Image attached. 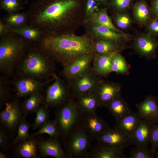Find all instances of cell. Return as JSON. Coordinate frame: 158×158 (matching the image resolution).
<instances>
[{
	"label": "cell",
	"mask_w": 158,
	"mask_h": 158,
	"mask_svg": "<svg viewBox=\"0 0 158 158\" xmlns=\"http://www.w3.org/2000/svg\"><path fill=\"white\" fill-rule=\"evenodd\" d=\"M85 0H35L27 12L28 25L44 34H75L85 20Z\"/></svg>",
	"instance_id": "obj_1"
},
{
	"label": "cell",
	"mask_w": 158,
	"mask_h": 158,
	"mask_svg": "<svg viewBox=\"0 0 158 158\" xmlns=\"http://www.w3.org/2000/svg\"><path fill=\"white\" fill-rule=\"evenodd\" d=\"M93 43L85 33L81 35L45 34L35 43L53 61L64 67L83 56L95 54Z\"/></svg>",
	"instance_id": "obj_2"
},
{
	"label": "cell",
	"mask_w": 158,
	"mask_h": 158,
	"mask_svg": "<svg viewBox=\"0 0 158 158\" xmlns=\"http://www.w3.org/2000/svg\"><path fill=\"white\" fill-rule=\"evenodd\" d=\"M33 42L12 32L0 39V70L7 75L13 72Z\"/></svg>",
	"instance_id": "obj_3"
},
{
	"label": "cell",
	"mask_w": 158,
	"mask_h": 158,
	"mask_svg": "<svg viewBox=\"0 0 158 158\" xmlns=\"http://www.w3.org/2000/svg\"><path fill=\"white\" fill-rule=\"evenodd\" d=\"M54 61L37 46L31 47L22 60L19 72L23 77L46 79L54 75Z\"/></svg>",
	"instance_id": "obj_4"
},
{
	"label": "cell",
	"mask_w": 158,
	"mask_h": 158,
	"mask_svg": "<svg viewBox=\"0 0 158 158\" xmlns=\"http://www.w3.org/2000/svg\"><path fill=\"white\" fill-rule=\"evenodd\" d=\"M66 158H86L93 140L81 123L74 128L65 138Z\"/></svg>",
	"instance_id": "obj_5"
},
{
	"label": "cell",
	"mask_w": 158,
	"mask_h": 158,
	"mask_svg": "<svg viewBox=\"0 0 158 158\" xmlns=\"http://www.w3.org/2000/svg\"><path fill=\"white\" fill-rule=\"evenodd\" d=\"M83 115L72 99L59 107L55 112V119L59 128V136L65 139L81 123Z\"/></svg>",
	"instance_id": "obj_6"
},
{
	"label": "cell",
	"mask_w": 158,
	"mask_h": 158,
	"mask_svg": "<svg viewBox=\"0 0 158 158\" xmlns=\"http://www.w3.org/2000/svg\"><path fill=\"white\" fill-rule=\"evenodd\" d=\"M83 26L85 33L93 40H110L122 44L132 37L130 35L117 32L106 27L87 21H84Z\"/></svg>",
	"instance_id": "obj_7"
},
{
	"label": "cell",
	"mask_w": 158,
	"mask_h": 158,
	"mask_svg": "<svg viewBox=\"0 0 158 158\" xmlns=\"http://www.w3.org/2000/svg\"><path fill=\"white\" fill-rule=\"evenodd\" d=\"M68 88L59 78L47 88L44 104L48 107H59L70 99Z\"/></svg>",
	"instance_id": "obj_8"
},
{
	"label": "cell",
	"mask_w": 158,
	"mask_h": 158,
	"mask_svg": "<svg viewBox=\"0 0 158 158\" xmlns=\"http://www.w3.org/2000/svg\"><path fill=\"white\" fill-rule=\"evenodd\" d=\"M25 116L22 104L14 100L7 103L5 108L1 112L0 122L9 130L13 131L17 129L19 123Z\"/></svg>",
	"instance_id": "obj_9"
},
{
	"label": "cell",
	"mask_w": 158,
	"mask_h": 158,
	"mask_svg": "<svg viewBox=\"0 0 158 158\" xmlns=\"http://www.w3.org/2000/svg\"><path fill=\"white\" fill-rule=\"evenodd\" d=\"M90 68L81 75L70 81L71 88L75 97L96 90L101 80Z\"/></svg>",
	"instance_id": "obj_10"
},
{
	"label": "cell",
	"mask_w": 158,
	"mask_h": 158,
	"mask_svg": "<svg viewBox=\"0 0 158 158\" xmlns=\"http://www.w3.org/2000/svg\"><path fill=\"white\" fill-rule=\"evenodd\" d=\"M98 143L110 147L124 150L131 144L130 137L119 130L110 127L96 139Z\"/></svg>",
	"instance_id": "obj_11"
},
{
	"label": "cell",
	"mask_w": 158,
	"mask_h": 158,
	"mask_svg": "<svg viewBox=\"0 0 158 158\" xmlns=\"http://www.w3.org/2000/svg\"><path fill=\"white\" fill-rule=\"evenodd\" d=\"M133 47L140 56L148 59L156 58L158 48V39L157 37L147 33L140 34L134 40Z\"/></svg>",
	"instance_id": "obj_12"
},
{
	"label": "cell",
	"mask_w": 158,
	"mask_h": 158,
	"mask_svg": "<svg viewBox=\"0 0 158 158\" xmlns=\"http://www.w3.org/2000/svg\"><path fill=\"white\" fill-rule=\"evenodd\" d=\"M82 124L87 133L93 139H96L110 127L109 125L96 112L83 114Z\"/></svg>",
	"instance_id": "obj_13"
},
{
	"label": "cell",
	"mask_w": 158,
	"mask_h": 158,
	"mask_svg": "<svg viewBox=\"0 0 158 158\" xmlns=\"http://www.w3.org/2000/svg\"><path fill=\"white\" fill-rule=\"evenodd\" d=\"M121 87L116 83L101 80L96 89L99 107H106L115 99L121 96Z\"/></svg>",
	"instance_id": "obj_14"
},
{
	"label": "cell",
	"mask_w": 158,
	"mask_h": 158,
	"mask_svg": "<svg viewBox=\"0 0 158 158\" xmlns=\"http://www.w3.org/2000/svg\"><path fill=\"white\" fill-rule=\"evenodd\" d=\"M95 56L94 54L84 56L63 67V73L65 78L71 81L91 68Z\"/></svg>",
	"instance_id": "obj_15"
},
{
	"label": "cell",
	"mask_w": 158,
	"mask_h": 158,
	"mask_svg": "<svg viewBox=\"0 0 158 158\" xmlns=\"http://www.w3.org/2000/svg\"><path fill=\"white\" fill-rule=\"evenodd\" d=\"M137 113L142 119L153 124L158 123V105L157 98L149 95L144 100L136 104Z\"/></svg>",
	"instance_id": "obj_16"
},
{
	"label": "cell",
	"mask_w": 158,
	"mask_h": 158,
	"mask_svg": "<svg viewBox=\"0 0 158 158\" xmlns=\"http://www.w3.org/2000/svg\"><path fill=\"white\" fill-rule=\"evenodd\" d=\"M76 105L83 114L96 112L99 103L96 90L88 92L75 97Z\"/></svg>",
	"instance_id": "obj_17"
},
{
	"label": "cell",
	"mask_w": 158,
	"mask_h": 158,
	"mask_svg": "<svg viewBox=\"0 0 158 158\" xmlns=\"http://www.w3.org/2000/svg\"><path fill=\"white\" fill-rule=\"evenodd\" d=\"M45 83L32 78L23 77L15 83L17 95L18 97H23L40 92Z\"/></svg>",
	"instance_id": "obj_18"
},
{
	"label": "cell",
	"mask_w": 158,
	"mask_h": 158,
	"mask_svg": "<svg viewBox=\"0 0 158 158\" xmlns=\"http://www.w3.org/2000/svg\"><path fill=\"white\" fill-rule=\"evenodd\" d=\"M37 149L43 157L52 156L56 158H65L64 151L57 139L50 138L38 140Z\"/></svg>",
	"instance_id": "obj_19"
},
{
	"label": "cell",
	"mask_w": 158,
	"mask_h": 158,
	"mask_svg": "<svg viewBox=\"0 0 158 158\" xmlns=\"http://www.w3.org/2000/svg\"><path fill=\"white\" fill-rule=\"evenodd\" d=\"M153 124H154L142 119L130 136L131 144L135 146H147L150 143Z\"/></svg>",
	"instance_id": "obj_20"
},
{
	"label": "cell",
	"mask_w": 158,
	"mask_h": 158,
	"mask_svg": "<svg viewBox=\"0 0 158 158\" xmlns=\"http://www.w3.org/2000/svg\"><path fill=\"white\" fill-rule=\"evenodd\" d=\"M142 120L137 112L132 111L123 118L116 120L114 128L130 137Z\"/></svg>",
	"instance_id": "obj_21"
},
{
	"label": "cell",
	"mask_w": 158,
	"mask_h": 158,
	"mask_svg": "<svg viewBox=\"0 0 158 158\" xmlns=\"http://www.w3.org/2000/svg\"><path fill=\"white\" fill-rule=\"evenodd\" d=\"M86 158H126L123 150L104 146L97 143L91 147Z\"/></svg>",
	"instance_id": "obj_22"
},
{
	"label": "cell",
	"mask_w": 158,
	"mask_h": 158,
	"mask_svg": "<svg viewBox=\"0 0 158 158\" xmlns=\"http://www.w3.org/2000/svg\"><path fill=\"white\" fill-rule=\"evenodd\" d=\"M37 142L36 137H30L18 144L15 151L16 156L23 158H36L38 154Z\"/></svg>",
	"instance_id": "obj_23"
},
{
	"label": "cell",
	"mask_w": 158,
	"mask_h": 158,
	"mask_svg": "<svg viewBox=\"0 0 158 158\" xmlns=\"http://www.w3.org/2000/svg\"><path fill=\"white\" fill-rule=\"evenodd\" d=\"M114 52L107 54L95 55L92 63V69L98 76L107 75L111 71V60Z\"/></svg>",
	"instance_id": "obj_24"
},
{
	"label": "cell",
	"mask_w": 158,
	"mask_h": 158,
	"mask_svg": "<svg viewBox=\"0 0 158 158\" xmlns=\"http://www.w3.org/2000/svg\"><path fill=\"white\" fill-rule=\"evenodd\" d=\"M93 49L95 55L100 56L114 52H120L123 46L115 41L103 39L93 40Z\"/></svg>",
	"instance_id": "obj_25"
},
{
	"label": "cell",
	"mask_w": 158,
	"mask_h": 158,
	"mask_svg": "<svg viewBox=\"0 0 158 158\" xmlns=\"http://www.w3.org/2000/svg\"><path fill=\"white\" fill-rule=\"evenodd\" d=\"M106 107L116 120L123 118L132 111L128 104L121 96L111 101Z\"/></svg>",
	"instance_id": "obj_26"
},
{
	"label": "cell",
	"mask_w": 158,
	"mask_h": 158,
	"mask_svg": "<svg viewBox=\"0 0 158 158\" xmlns=\"http://www.w3.org/2000/svg\"><path fill=\"white\" fill-rule=\"evenodd\" d=\"M85 21L106 27L117 32L125 33L114 25L111 18L108 14L107 7L101 8L91 17L84 21Z\"/></svg>",
	"instance_id": "obj_27"
},
{
	"label": "cell",
	"mask_w": 158,
	"mask_h": 158,
	"mask_svg": "<svg viewBox=\"0 0 158 158\" xmlns=\"http://www.w3.org/2000/svg\"><path fill=\"white\" fill-rule=\"evenodd\" d=\"M133 13L135 20L141 25H144L151 18L150 6L145 0L136 2L132 8Z\"/></svg>",
	"instance_id": "obj_28"
},
{
	"label": "cell",
	"mask_w": 158,
	"mask_h": 158,
	"mask_svg": "<svg viewBox=\"0 0 158 158\" xmlns=\"http://www.w3.org/2000/svg\"><path fill=\"white\" fill-rule=\"evenodd\" d=\"M44 99L40 92H36L30 95L22 104L25 114L27 116L29 114L35 113L40 107L44 104Z\"/></svg>",
	"instance_id": "obj_29"
},
{
	"label": "cell",
	"mask_w": 158,
	"mask_h": 158,
	"mask_svg": "<svg viewBox=\"0 0 158 158\" xmlns=\"http://www.w3.org/2000/svg\"><path fill=\"white\" fill-rule=\"evenodd\" d=\"M11 29H17L28 25V13L16 12L8 13L2 18Z\"/></svg>",
	"instance_id": "obj_30"
},
{
	"label": "cell",
	"mask_w": 158,
	"mask_h": 158,
	"mask_svg": "<svg viewBox=\"0 0 158 158\" xmlns=\"http://www.w3.org/2000/svg\"><path fill=\"white\" fill-rule=\"evenodd\" d=\"M11 32L21 36L27 40L35 43L39 40L44 33L37 28L28 25L17 29H11Z\"/></svg>",
	"instance_id": "obj_31"
},
{
	"label": "cell",
	"mask_w": 158,
	"mask_h": 158,
	"mask_svg": "<svg viewBox=\"0 0 158 158\" xmlns=\"http://www.w3.org/2000/svg\"><path fill=\"white\" fill-rule=\"evenodd\" d=\"M47 134L50 138L58 139L60 135V130L56 120L49 121L42 126L36 132L30 135V136L36 137L42 134Z\"/></svg>",
	"instance_id": "obj_32"
},
{
	"label": "cell",
	"mask_w": 158,
	"mask_h": 158,
	"mask_svg": "<svg viewBox=\"0 0 158 158\" xmlns=\"http://www.w3.org/2000/svg\"><path fill=\"white\" fill-rule=\"evenodd\" d=\"M26 117L22 119L18 125L17 134L13 141V145L17 144L30 137L29 132L32 125L27 121Z\"/></svg>",
	"instance_id": "obj_33"
},
{
	"label": "cell",
	"mask_w": 158,
	"mask_h": 158,
	"mask_svg": "<svg viewBox=\"0 0 158 158\" xmlns=\"http://www.w3.org/2000/svg\"><path fill=\"white\" fill-rule=\"evenodd\" d=\"M128 66L124 57L119 53H115L111 60V71L123 74L128 72Z\"/></svg>",
	"instance_id": "obj_34"
},
{
	"label": "cell",
	"mask_w": 158,
	"mask_h": 158,
	"mask_svg": "<svg viewBox=\"0 0 158 158\" xmlns=\"http://www.w3.org/2000/svg\"><path fill=\"white\" fill-rule=\"evenodd\" d=\"M25 4V0H0V7L8 13L18 12L24 8Z\"/></svg>",
	"instance_id": "obj_35"
},
{
	"label": "cell",
	"mask_w": 158,
	"mask_h": 158,
	"mask_svg": "<svg viewBox=\"0 0 158 158\" xmlns=\"http://www.w3.org/2000/svg\"><path fill=\"white\" fill-rule=\"evenodd\" d=\"M126 12H114L115 13L113 17V23L118 29H127L131 25V19L129 15Z\"/></svg>",
	"instance_id": "obj_36"
},
{
	"label": "cell",
	"mask_w": 158,
	"mask_h": 158,
	"mask_svg": "<svg viewBox=\"0 0 158 158\" xmlns=\"http://www.w3.org/2000/svg\"><path fill=\"white\" fill-rule=\"evenodd\" d=\"M48 107L44 104H42L35 112L36 117L32 126L34 130L40 128L48 120Z\"/></svg>",
	"instance_id": "obj_37"
},
{
	"label": "cell",
	"mask_w": 158,
	"mask_h": 158,
	"mask_svg": "<svg viewBox=\"0 0 158 158\" xmlns=\"http://www.w3.org/2000/svg\"><path fill=\"white\" fill-rule=\"evenodd\" d=\"M154 153L151 149L147 146H136L131 149L130 152V158H155Z\"/></svg>",
	"instance_id": "obj_38"
},
{
	"label": "cell",
	"mask_w": 158,
	"mask_h": 158,
	"mask_svg": "<svg viewBox=\"0 0 158 158\" xmlns=\"http://www.w3.org/2000/svg\"><path fill=\"white\" fill-rule=\"evenodd\" d=\"M133 0H109L108 7L114 12H125L131 5Z\"/></svg>",
	"instance_id": "obj_39"
},
{
	"label": "cell",
	"mask_w": 158,
	"mask_h": 158,
	"mask_svg": "<svg viewBox=\"0 0 158 158\" xmlns=\"http://www.w3.org/2000/svg\"><path fill=\"white\" fill-rule=\"evenodd\" d=\"M102 6L96 0H86L85 8V20H88L96 13Z\"/></svg>",
	"instance_id": "obj_40"
},
{
	"label": "cell",
	"mask_w": 158,
	"mask_h": 158,
	"mask_svg": "<svg viewBox=\"0 0 158 158\" xmlns=\"http://www.w3.org/2000/svg\"><path fill=\"white\" fill-rule=\"evenodd\" d=\"M144 25L147 33L155 37L158 36V19L151 18Z\"/></svg>",
	"instance_id": "obj_41"
},
{
	"label": "cell",
	"mask_w": 158,
	"mask_h": 158,
	"mask_svg": "<svg viewBox=\"0 0 158 158\" xmlns=\"http://www.w3.org/2000/svg\"><path fill=\"white\" fill-rule=\"evenodd\" d=\"M4 81L2 79H0V106L6 104L9 101L10 96L9 91L7 87H5Z\"/></svg>",
	"instance_id": "obj_42"
},
{
	"label": "cell",
	"mask_w": 158,
	"mask_h": 158,
	"mask_svg": "<svg viewBox=\"0 0 158 158\" xmlns=\"http://www.w3.org/2000/svg\"><path fill=\"white\" fill-rule=\"evenodd\" d=\"M151 149L155 153L158 148V123L153 124L150 139Z\"/></svg>",
	"instance_id": "obj_43"
},
{
	"label": "cell",
	"mask_w": 158,
	"mask_h": 158,
	"mask_svg": "<svg viewBox=\"0 0 158 158\" xmlns=\"http://www.w3.org/2000/svg\"><path fill=\"white\" fill-rule=\"evenodd\" d=\"M8 138L6 130L1 126L0 128V147L6 149L8 145Z\"/></svg>",
	"instance_id": "obj_44"
},
{
	"label": "cell",
	"mask_w": 158,
	"mask_h": 158,
	"mask_svg": "<svg viewBox=\"0 0 158 158\" xmlns=\"http://www.w3.org/2000/svg\"><path fill=\"white\" fill-rule=\"evenodd\" d=\"M151 18L158 19V0H151Z\"/></svg>",
	"instance_id": "obj_45"
},
{
	"label": "cell",
	"mask_w": 158,
	"mask_h": 158,
	"mask_svg": "<svg viewBox=\"0 0 158 158\" xmlns=\"http://www.w3.org/2000/svg\"><path fill=\"white\" fill-rule=\"evenodd\" d=\"M11 32V28L5 23L3 19H0V37L6 35Z\"/></svg>",
	"instance_id": "obj_46"
},
{
	"label": "cell",
	"mask_w": 158,
	"mask_h": 158,
	"mask_svg": "<svg viewBox=\"0 0 158 158\" xmlns=\"http://www.w3.org/2000/svg\"><path fill=\"white\" fill-rule=\"evenodd\" d=\"M102 6L104 7H108L109 4V0H96Z\"/></svg>",
	"instance_id": "obj_47"
},
{
	"label": "cell",
	"mask_w": 158,
	"mask_h": 158,
	"mask_svg": "<svg viewBox=\"0 0 158 158\" xmlns=\"http://www.w3.org/2000/svg\"><path fill=\"white\" fill-rule=\"evenodd\" d=\"M6 157V155L2 152H0V158H5Z\"/></svg>",
	"instance_id": "obj_48"
},
{
	"label": "cell",
	"mask_w": 158,
	"mask_h": 158,
	"mask_svg": "<svg viewBox=\"0 0 158 158\" xmlns=\"http://www.w3.org/2000/svg\"><path fill=\"white\" fill-rule=\"evenodd\" d=\"M157 150H156L154 153V154L156 156V157L158 158V148H157Z\"/></svg>",
	"instance_id": "obj_49"
},
{
	"label": "cell",
	"mask_w": 158,
	"mask_h": 158,
	"mask_svg": "<svg viewBox=\"0 0 158 158\" xmlns=\"http://www.w3.org/2000/svg\"><path fill=\"white\" fill-rule=\"evenodd\" d=\"M29 0H25V4L27 3Z\"/></svg>",
	"instance_id": "obj_50"
}]
</instances>
